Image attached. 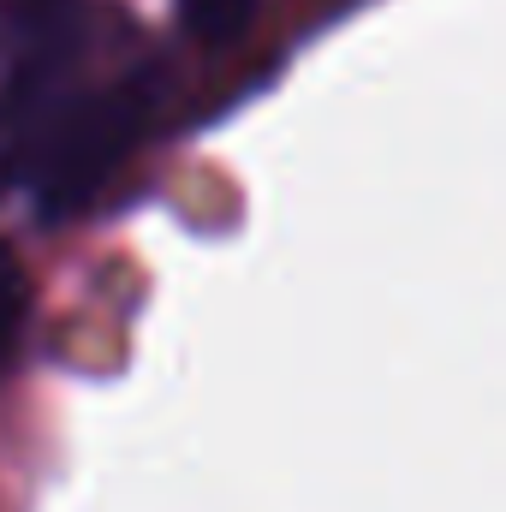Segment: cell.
<instances>
[{"label":"cell","mask_w":506,"mask_h":512,"mask_svg":"<svg viewBox=\"0 0 506 512\" xmlns=\"http://www.w3.org/2000/svg\"><path fill=\"white\" fill-rule=\"evenodd\" d=\"M155 72H126L114 84H96L72 102H48L36 108L24 126H12L18 137V167L42 203L48 221L60 215H78L96 203V191L120 173L137 137L149 131V114H155Z\"/></svg>","instance_id":"1"},{"label":"cell","mask_w":506,"mask_h":512,"mask_svg":"<svg viewBox=\"0 0 506 512\" xmlns=\"http://www.w3.org/2000/svg\"><path fill=\"white\" fill-rule=\"evenodd\" d=\"M251 12L256 0H179V30L203 48H221L251 24Z\"/></svg>","instance_id":"2"},{"label":"cell","mask_w":506,"mask_h":512,"mask_svg":"<svg viewBox=\"0 0 506 512\" xmlns=\"http://www.w3.org/2000/svg\"><path fill=\"white\" fill-rule=\"evenodd\" d=\"M24 316H30V274L12 245H0V370L12 364V352L24 340Z\"/></svg>","instance_id":"3"}]
</instances>
